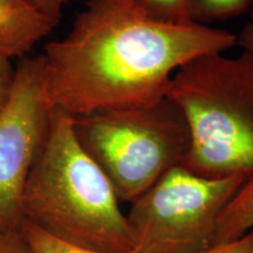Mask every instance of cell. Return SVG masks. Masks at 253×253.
Returning <instances> with one entry per match:
<instances>
[{"instance_id":"5bb4252c","label":"cell","mask_w":253,"mask_h":253,"mask_svg":"<svg viewBox=\"0 0 253 253\" xmlns=\"http://www.w3.org/2000/svg\"><path fill=\"white\" fill-rule=\"evenodd\" d=\"M15 66L12 59L0 54V114L7 104L14 84Z\"/></svg>"},{"instance_id":"9a60e30c","label":"cell","mask_w":253,"mask_h":253,"mask_svg":"<svg viewBox=\"0 0 253 253\" xmlns=\"http://www.w3.org/2000/svg\"><path fill=\"white\" fill-rule=\"evenodd\" d=\"M195 253H253V230L232 242L213 244Z\"/></svg>"},{"instance_id":"9c48e42d","label":"cell","mask_w":253,"mask_h":253,"mask_svg":"<svg viewBox=\"0 0 253 253\" xmlns=\"http://www.w3.org/2000/svg\"><path fill=\"white\" fill-rule=\"evenodd\" d=\"M253 0H191L190 17L192 23L209 24L238 17L251 9Z\"/></svg>"},{"instance_id":"7c38bea8","label":"cell","mask_w":253,"mask_h":253,"mask_svg":"<svg viewBox=\"0 0 253 253\" xmlns=\"http://www.w3.org/2000/svg\"><path fill=\"white\" fill-rule=\"evenodd\" d=\"M0 253H36L23 231L0 230Z\"/></svg>"},{"instance_id":"6da1fadb","label":"cell","mask_w":253,"mask_h":253,"mask_svg":"<svg viewBox=\"0 0 253 253\" xmlns=\"http://www.w3.org/2000/svg\"><path fill=\"white\" fill-rule=\"evenodd\" d=\"M235 45L231 32L160 23L134 0H88L67 36L41 54L47 99L73 118L149 106L184 63Z\"/></svg>"},{"instance_id":"2e32d148","label":"cell","mask_w":253,"mask_h":253,"mask_svg":"<svg viewBox=\"0 0 253 253\" xmlns=\"http://www.w3.org/2000/svg\"><path fill=\"white\" fill-rule=\"evenodd\" d=\"M237 45L253 54V21L246 24L239 36H237Z\"/></svg>"},{"instance_id":"ba28073f","label":"cell","mask_w":253,"mask_h":253,"mask_svg":"<svg viewBox=\"0 0 253 253\" xmlns=\"http://www.w3.org/2000/svg\"><path fill=\"white\" fill-rule=\"evenodd\" d=\"M253 230V175L231 197L218 217L213 244L229 243Z\"/></svg>"},{"instance_id":"8992f818","label":"cell","mask_w":253,"mask_h":253,"mask_svg":"<svg viewBox=\"0 0 253 253\" xmlns=\"http://www.w3.org/2000/svg\"><path fill=\"white\" fill-rule=\"evenodd\" d=\"M41 54L24 56L15 66L14 84L0 114V230L23 224L21 202L52 115Z\"/></svg>"},{"instance_id":"277c9868","label":"cell","mask_w":253,"mask_h":253,"mask_svg":"<svg viewBox=\"0 0 253 253\" xmlns=\"http://www.w3.org/2000/svg\"><path fill=\"white\" fill-rule=\"evenodd\" d=\"M73 126L120 202L132 203L143 195L182 163L190 147L184 116L168 97L149 106L79 116Z\"/></svg>"},{"instance_id":"7a4b0ae2","label":"cell","mask_w":253,"mask_h":253,"mask_svg":"<svg viewBox=\"0 0 253 253\" xmlns=\"http://www.w3.org/2000/svg\"><path fill=\"white\" fill-rule=\"evenodd\" d=\"M73 116L53 108L25 186L24 221L100 253H131L134 240L112 183L79 142Z\"/></svg>"},{"instance_id":"4fadbf2b","label":"cell","mask_w":253,"mask_h":253,"mask_svg":"<svg viewBox=\"0 0 253 253\" xmlns=\"http://www.w3.org/2000/svg\"><path fill=\"white\" fill-rule=\"evenodd\" d=\"M24 1L54 28L58 26L61 19L63 5L68 0H24Z\"/></svg>"},{"instance_id":"30bf717a","label":"cell","mask_w":253,"mask_h":253,"mask_svg":"<svg viewBox=\"0 0 253 253\" xmlns=\"http://www.w3.org/2000/svg\"><path fill=\"white\" fill-rule=\"evenodd\" d=\"M148 17L160 23L185 26L192 23L190 17L191 0H134Z\"/></svg>"},{"instance_id":"8fae6325","label":"cell","mask_w":253,"mask_h":253,"mask_svg":"<svg viewBox=\"0 0 253 253\" xmlns=\"http://www.w3.org/2000/svg\"><path fill=\"white\" fill-rule=\"evenodd\" d=\"M20 230L36 253H100L66 244L53 238L28 221H23ZM134 253V252H131Z\"/></svg>"},{"instance_id":"52a82bcc","label":"cell","mask_w":253,"mask_h":253,"mask_svg":"<svg viewBox=\"0 0 253 253\" xmlns=\"http://www.w3.org/2000/svg\"><path fill=\"white\" fill-rule=\"evenodd\" d=\"M53 26L24 0H0V54L24 58Z\"/></svg>"},{"instance_id":"3957f363","label":"cell","mask_w":253,"mask_h":253,"mask_svg":"<svg viewBox=\"0 0 253 253\" xmlns=\"http://www.w3.org/2000/svg\"><path fill=\"white\" fill-rule=\"evenodd\" d=\"M166 97L190 132L181 166L209 178L253 175V54L209 53L172 75Z\"/></svg>"},{"instance_id":"e0dca14e","label":"cell","mask_w":253,"mask_h":253,"mask_svg":"<svg viewBox=\"0 0 253 253\" xmlns=\"http://www.w3.org/2000/svg\"><path fill=\"white\" fill-rule=\"evenodd\" d=\"M250 13H251V17H252V21H253V2H252L251 9H250Z\"/></svg>"},{"instance_id":"5b68a950","label":"cell","mask_w":253,"mask_h":253,"mask_svg":"<svg viewBox=\"0 0 253 253\" xmlns=\"http://www.w3.org/2000/svg\"><path fill=\"white\" fill-rule=\"evenodd\" d=\"M246 177L209 178L176 166L126 214L134 253H195L212 245L218 217Z\"/></svg>"}]
</instances>
